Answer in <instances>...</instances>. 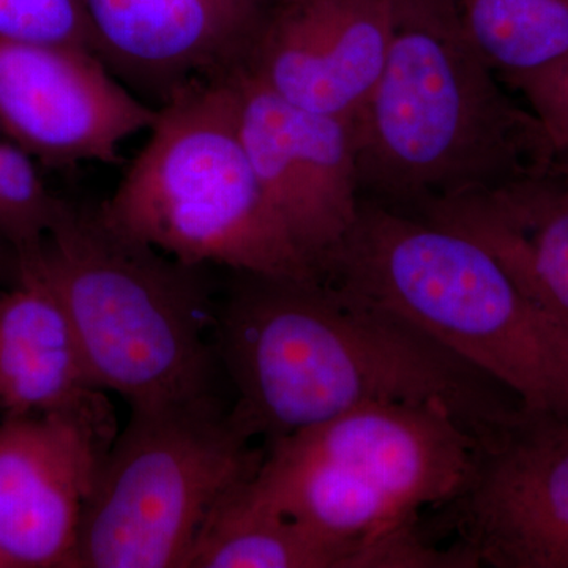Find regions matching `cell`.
Here are the masks:
<instances>
[{"label":"cell","instance_id":"6da1fadb","mask_svg":"<svg viewBox=\"0 0 568 568\" xmlns=\"http://www.w3.org/2000/svg\"><path fill=\"white\" fill-rule=\"evenodd\" d=\"M215 347L234 420L267 443L376 403L444 406L478 439L521 409L416 325L323 280L233 272Z\"/></svg>","mask_w":568,"mask_h":568},{"label":"cell","instance_id":"7a4b0ae2","mask_svg":"<svg viewBox=\"0 0 568 568\" xmlns=\"http://www.w3.org/2000/svg\"><path fill=\"white\" fill-rule=\"evenodd\" d=\"M353 130L361 196L399 212L564 179L544 125L500 88L455 0H395L386 62Z\"/></svg>","mask_w":568,"mask_h":568},{"label":"cell","instance_id":"3957f363","mask_svg":"<svg viewBox=\"0 0 568 568\" xmlns=\"http://www.w3.org/2000/svg\"><path fill=\"white\" fill-rule=\"evenodd\" d=\"M325 282L416 325L528 413L568 418V328L467 235L361 196Z\"/></svg>","mask_w":568,"mask_h":568},{"label":"cell","instance_id":"277c9868","mask_svg":"<svg viewBox=\"0 0 568 568\" xmlns=\"http://www.w3.org/2000/svg\"><path fill=\"white\" fill-rule=\"evenodd\" d=\"M54 287L100 390L132 410L222 402L212 267L182 263L63 200L32 254Z\"/></svg>","mask_w":568,"mask_h":568},{"label":"cell","instance_id":"5b68a950","mask_svg":"<svg viewBox=\"0 0 568 568\" xmlns=\"http://www.w3.org/2000/svg\"><path fill=\"white\" fill-rule=\"evenodd\" d=\"M100 211L115 230L182 263L320 280L254 173L231 65L163 100L151 138Z\"/></svg>","mask_w":568,"mask_h":568},{"label":"cell","instance_id":"8992f818","mask_svg":"<svg viewBox=\"0 0 568 568\" xmlns=\"http://www.w3.org/2000/svg\"><path fill=\"white\" fill-rule=\"evenodd\" d=\"M480 439L440 405L376 403L272 440L242 495L347 544H381L462 495Z\"/></svg>","mask_w":568,"mask_h":568},{"label":"cell","instance_id":"52a82bcc","mask_svg":"<svg viewBox=\"0 0 568 568\" xmlns=\"http://www.w3.org/2000/svg\"><path fill=\"white\" fill-rule=\"evenodd\" d=\"M223 402L132 410L82 514L78 568H186L213 508L264 448Z\"/></svg>","mask_w":568,"mask_h":568},{"label":"cell","instance_id":"ba28073f","mask_svg":"<svg viewBox=\"0 0 568 568\" xmlns=\"http://www.w3.org/2000/svg\"><path fill=\"white\" fill-rule=\"evenodd\" d=\"M435 529L489 568H568V418L519 409L480 439Z\"/></svg>","mask_w":568,"mask_h":568},{"label":"cell","instance_id":"9c48e42d","mask_svg":"<svg viewBox=\"0 0 568 568\" xmlns=\"http://www.w3.org/2000/svg\"><path fill=\"white\" fill-rule=\"evenodd\" d=\"M231 73L254 173L305 263L324 282L361 204L353 122L294 106L237 62Z\"/></svg>","mask_w":568,"mask_h":568},{"label":"cell","instance_id":"30bf717a","mask_svg":"<svg viewBox=\"0 0 568 568\" xmlns=\"http://www.w3.org/2000/svg\"><path fill=\"white\" fill-rule=\"evenodd\" d=\"M156 115L88 48L0 40V132L33 160L121 163L123 142Z\"/></svg>","mask_w":568,"mask_h":568},{"label":"cell","instance_id":"8fae6325","mask_svg":"<svg viewBox=\"0 0 568 568\" xmlns=\"http://www.w3.org/2000/svg\"><path fill=\"white\" fill-rule=\"evenodd\" d=\"M395 0H278L239 65L302 110L354 122L383 71Z\"/></svg>","mask_w":568,"mask_h":568},{"label":"cell","instance_id":"7c38bea8","mask_svg":"<svg viewBox=\"0 0 568 568\" xmlns=\"http://www.w3.org/2000/svg\"><path fill=\"white\" fill-rule=\"evenodd\" d=\"M115 436L73 417H0L6 568H78L82 514Z\"/></svg>","mask_w":568,"mask_h":568},{"label":"cell","instance_id":"4fadbf2b","mask_svg":"<svg viewBox=\"0 0 568 568\" xmlns=\"http://www.w3.org/2000/svg\"><path fill=\"white\" fill-rule=\"evenodd\" d=\"M80 418L118 433L54 287L32 256L0 293V417Z\"/></svg>","mask_w":568,"mask_h":568},{"label":"cell","instance_id":"5bb4252c","mask_svg":"<svg viewBox=\"0 0 568 568\" xmlns=\"http://www.w3.org/2000/svg\"><path fill=\"white\" fill-rule=\"evenodd\" d=\"M108 69L166 100L183 82L233 65L244 33L219 0H82Z\"/></svg>","mask_w":568,"mask_h":568},{"label":"cell","instance_id":"9a60e30c","mask_svg":"<svg viewBox=\"0 0 568 568\" xmlns=\"http://www.w3.org/2000/svg\"><path fill=\"white\" fill-rule=\"evenodd\" d=\"M413 215L485 246L523 293L568 328L566 179H536L448 197L422 205Z\"/></svg>","mask_w":568,"mask_h":568},{"label":"cell","instance_id":"2e32d148","mask_svg":"<svg viewBox=\"0 0 568 568\" xmlns=\"http://www.w3.org/2000/svg\"><path fill=\"white\" fill-rule=\"evenodd\" d=\"M244 485L213 508L186 568H446L450 564L447 549L437 547L422 529L381 544H347L254 506L242 495Z\"/></svg>","mask_w":568,"mask_h":568},{"label":"cell","instance_id":"e0dca14e","mask_svg":"<svg viewBox=\"0 0 568 568\" xmlns=\"http://www.w3.org/2000/svg\"><path fill=\"white\" fill-rule=\"evenodd\" d=\"M463 28L500 81L519 89L568 62V0H455Z\"/></svg>","mask_w":568,"mask_h":568},{"label":"cell","instance_id":"ac0fdd59","mask_svg":"<svg viewBox=\"0 0 568 568\" xmlns=\"http://www.w3.org/2000/svg\"><path fill=\"white\" fill-rule=\"evenodd\" d=\"M62 205L32 156L14 142L0 141V246L10 254L13 267L39 252Z\"/></svg>","mask_w":568,"mask_h":568},{"label":"cell","instance_id":"d6986e66","mask_svg":"<svg viewBox=\"0 0 568 568\" xmlns=\"http://www.w3.org/2000/svg\"><path fill=\"white\" fill-rule=\"evenodd\" d=\"M0 40L95 52L82 0H0Z\"/></svg>","mask_w":568,"mask_h":568},{"label":"cell","instance_id":"ffe728a7","mask_svg":"<svg viewBox=\"0 0 568 568\" xmlns=\"http://www.w3.org/2000/svg\"><path fill=\"white\" fill-rule=\"evenodd\" d=\"M530 111L544 125L560 173L568 181V62L555 73L519 89Z\"/></svg>","mask_w":568,"mask_h":568},{"label":"cell","instance_id":"44dd1931","mask_svg":"<svg viewBox=\"0 0 568 568\" xmlns=\"http://www.w3.org/2000/svg\"><path fill=\"white\" fill-rule=\"evenodd\" d=\"M220 6L230 14L231 20L244 33L245 41L252 39L261 20L265 14V6L268 0H219ZM246 48V44H245ZM245 51V50H244Z\"/></svg>","mask_w":568,"mask_h":568},{"label":"cell","instance_id":"7402d4cb","mask_svg":"<svg viewBox=\"0 0 568 568\" xmlns=\"http://www.w3.org/2000/svg\"><path fill=\"white\" fill-rule=\"evenodd\" d=\"M0 568H6V566H3L2 560H0Z\"/></svg>","mask_w":568,"mask_h":568}]
</instances>
